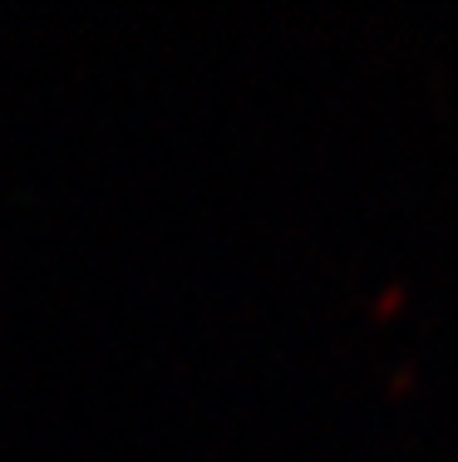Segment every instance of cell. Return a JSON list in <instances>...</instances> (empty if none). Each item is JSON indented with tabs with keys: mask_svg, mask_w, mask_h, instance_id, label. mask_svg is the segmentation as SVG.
Segmentation results:
<instances>
[{
	"mask_svg": "<svg viewBox=\"0 0 458 462\" xmlns=\"http://www.w3.org/2000/svg\"><path fill=\"white\" fill-rule=\"evenodd\" d=\"M405 300V285H395V291H385V300H379V310H389V305Z\"/></svg>",
	"mask_w": 458,
	"mask_h": 462,
	"instance_id": "obj_1",
	"label": "cell"
}]
</instances>
